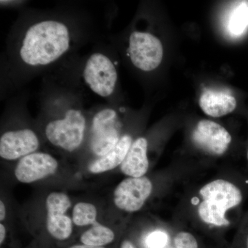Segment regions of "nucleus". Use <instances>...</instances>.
Segmentation results:
<instances>
[{
	"label": "nucleus",
	"mask_w": 248,
	"mask_h": 248,
	"mask_svg": "<svg viewBox=\"0 0 248 248\" xmlns=\"http://www.w3.org/2000/svg\"><path fill=\"white\" fill-rule=\"evenodd\" d=\"M71 33L64 23L44 20L28 29L19 49L21 60L28 66H47L68 51Z\"/></svg>",
	"instance_id": "obj_1"
},
{
	"label": "nucleus",
	"mask_w": 248,
	"mask_h": 248,
	"mask_svg": "<svg viewBox=\"0 0 248 248\" xmlns=\"http://www.w3.org/2000/svg\"><path fill=\"white\" fill-rule=\"evenodd\" d=\"M246 192L242 186L228 179H214L198 191L196 214L201 223L213 228L231 226L227 217L231 210L244 203Z\"/></svg>",
	"instance_id": "obj_2"
},
{
	"label": "nucleus",
	"mask_w": 248,
	"mask_h": 248,
	"mask_svg": "<svg viewBox=\"0 0 248 248\" xmlns=\"http://www.w3.org/2000/svg\"><path fill=\"white\" fill-rule=\"evenodd\" d=\"M86 125V118L81 110L69 109L64 117L47 124L46 136L54 146L66 151H75L84 140Z\"/></svg>",
	"instance_id": "obj_3"
},
{
	"label": "nucleus",
	"mask_w": 248,
	"mask_h": 248,
	"mask_svg": "<svg viewBox=\"0 0 248 248\" xmlns=\"http://www.w3.org/2000/svg\"><path fill=\"white\" fill-rule=\"evenodd\" d=\"M120 122L117 112L104 108L94 115L91 126V148L97 156H104L112 151L120 139Z\"/></svg>",
	"instance_id": "obj_4"
},
{
	"label": "nucleus",
	"mask_w": 248,
	"mask_h": 248,
	"mask_svg": "<svg viewBox=\"0 0 248 248\" xmlns=\"http://www.w3.org/2000/svg\"><path fill=\"white\" fill-rule=\"evenodd\" d=\"M83 78L93 92L100 97H108L115 91L118 75L115 65L108 57L95 53L86 61Z\"/></svg>",
	"instance_id": "obj_5"
},
{
	"label": "nucleus",
	"mask_w": 248,
	"mask_h": 248,
	"mask_svg": "<svg viewBox=\"0 0 248 248\" xmlns=\"http://www.w3.org/2000/svg\"><path fill=\"white\" fill-rule=\"evenodd\" d=\"M129 55L134 66L145 72L156 69L163 60L161 41L149 32L135 31L129 38Z\"/></svg>",
	"instance_id": "obj_6"
},
{
	"label": "nucleus",
	"mask_w": 248,
	"mask_h": 248,
	"mask_svg": "<svg viewBox=\"0 0 248 248\" xmlns=\"http://www.w3.org/2000/svg\"><path fill=\"white\" fill-rule=\"evenodd\" d=\"M191 138L197 148L214 156L224 155L232 142L231 135L224 127L207 120L198 122Z\"/></svg>",
	"instance_id": "obj_7"
},
{
	"label": "nucleus",
	"mask_w": 248,
	"mask_h": 248,
	"mask_svg": "<svg viewBox=\"0 0 248 248\" xmlns=\"http://www.w3.org/2000/svg\"><path fill=\"white\" fill-rule=\"evenodd\" d=\"M153 190V183L146 176L126 178L114 191V203L122 211L135 213L143 208Z\"/></svg>",
	"instance_id": "obj_8"
},
{
	"label": "nucleus",
	"mask_w": 248,
	"mask_h": 248,
	"mask_svg": "<svg viewBox=\"0 0 248 248\" xmlns=\"http://www.w3.org/2000/svg\"><path fill=\"white\" fill-rule=\"evenodd\" d=\"M46 228L55 239H67L73 232V220L66 215L71 207L68 196L63 192H52L47 197Z\"/></svg>",
	"instance_id": "obj_9"
},
{
	"label": "nucleus",
	"mask_w": 248,
	"mask_h": 248,
	"mask_svg": "<svg viewBox=\"0 0 248 248\" xmlns=\"http://www.w3.org/2000/svg\"><path fill=\"white\" fill-rule=\"evenodd\" d=\"M58 169V161L51 155L34 153L19 159L15 176L19 182L30 184L53 175Z\"/></svg>",
	"instance_id": "obj_10"
},
{
	"label": "nucleus",
	"mask_w": 248,
	"mask_h": 248,
	"mask_svg": "<svg viewBox=\"0 0 248 248\" xmlns=\"http://www.w3.org/2000/svg\"><path fill=\"white\" fill-rule=\"evenodd\" d=\"M40 141L31 129L12 130L0 138V156L6 160L22 159L38 149Z\"/></svg>",
	"instance_id": "obj_11"
},
{
	"label": "nucleus",
	"mask_w": 248,
	"mask_h": 248,
	"mask_svg": "<svg viewBox=\"0 0 248 248\" xmlns=\"http://www.w3.org/2000/svg\"><path fill=\"white\" fill-rule=\"evenodd\" d=\"M148 141L140 138L133 142L123 163L121 170L128 177H141L146 174L149 168L148 156Z\"/></svg>",
	"instance_id": "obj_12"
},
{
	"label": "nucleus",
	"mask_w": 248,
	"mask_h": 248,
	"mask_svg": "<svg viewBox=\"0 0 248 248\" xmlns=\"http://www.w3.org/2000/svg\"><path fill=\"white\" fill-rule=\"evenodd\" d=\"M200 106L207 115L221 117L235 110L236 100L230 93L207 89L201 95Z\"/></svg>",
	"instance_id": "obj_13"
},
{
	"label": "nucleus",
	"mask_w": 248,
	"mask_h": 248,
	"mask_svg": "<svg viewBox=\"0 0 248 248\" xmlns=\"http://www.w3.org/2000/svg\"><path fill=\"white\" fill-rule=\"evenodd\" d=\"M133 142V139L130 135L122 136L117 146L112 151L89 165L90 172L99 174L112 170L117 166H121L128 154Z\"/></svg>",
	"instance_id": "obj_14"
},
{
	"label": "nucleus",
	"mask_w": 248,
	"mask_h": 248,
	"mask_svg": "<svg viewBox=\"0 0 248 248\" xmlns=\"http://www.w3.org/2000/svg\"><path fill=\"white\" fill-rule=\"evenodd\" d=\"M114 239L115 234L113 231L98 222L85 232L80 239L83 244L94 247H103L112 243Z\"/></svg>",
	"instance_id": "obj_15"
},
{
	"label": "nucleus",
	"mask_w": 248,
	"mask_h": 248,
	"mask_svg": "<svg viewBox=\"0 0 248 248\" xmlns=\"http://www.w3.org/2000/svg\"><path fill=\"white\" fill-rule=\"evenodd\" d=\"M97 210L92 203L80 202L75 205L73 210V223L78 226L95 224L97 221Z\"/></svg>",
	"instance_id": "obj_16"
},
{
	"label": "nucleus",
	"mask_w": 248,
	"mask_h": 248,
	"mask_svg": "<svg viewBox=\"0 0 248 248\" xmlns=\"http://www.w3.org/2000/svg\"><path fill=\"white\" fill-rule=\"evenodd\" d=\"M228 30L232 35H242L248 27V6L243 3L232 11L228 21Z\"/></svg>",
	"instance_id": "obj_17"
},
{
	"label": "nucleus",
	"mask_w": 248,
	"mask_h": 248,
	"mask_svg": "<svg viewBox=\"0 0 248 248\" xmlns=\"http://www.w3.org/2000/svg\"><path fill=\"white\" fill-rule=\"evenodd\" d=\"M173 244L174 248H199L195 236L186 231L177 233L173 239Z\"/></svg>",
	"instance_id": "obj_18"
},
{
	"label": "nucleus",
	"mask_w": 248,
	"mask_h": 248,
	"mask_svg": "<svg viewBox=\"0 0 248 248\" xmlns=\"http://www.w3.org/2000/svg\"><path fill=\"white\" fill-rule=\"evenodd\" d=\"M234 248H248V212L240 224Z\"/></svg>",
	"instance_id": "obj_19"
},
{
	"label": "nucleus",
	"mask_w": 248,
	"mask_h": 248,
	"mask_svg": "<svg viewBox=\"0 0 248 248\" xmlns=\"http://www.w3.org/2000/svg\"><path fill=\"white\" fill-rule=\"evenodd\" d=\"M169 241V236L162 231H155L147 237L146 244L150 248H164Z\"/></svg>",
	"instance_id": "obj_20"
},
{
	"label": "nucleus",
	"mask_w": 248,
	"mask_h": 248,
	"mask_svg": "<svg viewBox=\"0 0 248 248\" xmlns=\"http://www.w3.org/2000/svg\"><path fill=\"white\" fill-rule=\"evenodd\" d=\"M6 228L2 223L0 224V244H2L4 241L5 237H6Z\"/></svg>",
	"instance_id": "obj_21"
},
{
	"label": "nucleus",
	"mask_w": 248,
	"mask_h": 248,
	"mask_svg": "<svg viewBox=\"0 0 248 248\" xmlns=\"http://www.w3.org/2000/svg\"><path fill=\"white\" fill-rule=\"evenodd\" d=\"M6 207H5L4 203H3L2 201L0 202V220L3 221L6 217Z\"/></svg>",
	"instance_id": "obj_22"
},
{
	"label": "nucleus",
	"mask_w": 248,
	"mask_h": 248,
	"mask_svg": "<svg viewBox=\"0 0 248 248\" xmlns=\"http://www.w3.org/2000/svg\"><path fill=\"white\" fill-rule=\"evenodd\" d=\"M120 248H135V247H134L133 244L130 241L125 240L121 245Z\"/></svg>",
	"instance_id": "obj_23"
},
{
	"label": "nucleus",
	"mask_w": 248,
	"mask_h": 248,
	"mask_svg": "<svg viewBox=\"0 0 248 248\" xmlns=\"http://www.w3.org/2000/svg\"><path fill=\"white\" fill-rule=\"evenodd\" d=\"M69 248H105L104 247H94V246H86V245H77V246H72Z\"/></svg>",
	"instance_id": "obj_24"
},
{
	"label": "nucleus",
	"mask_w": 248,
	"mask_h": 248,
	"mask_svg": "<svg viewBox=\"0 0 248 248\" xmlns=\"http://www.w3.org/2000/svg\"><path fill=\"white\" fill-rule=\"evenodd\" d=\"M247 159H248V152H247Z\"/></svg>",
	"instance_id": "obj_25"
},
{
	"label": "nucleus",
	"mask_w": 248,
	"mask_h": 248,
	"mask_svg": "<svg viewBox=\"0 0 248 248\" xmlns=\"http://www.w3.org/2000/svg\"><path fill=\"white\" fill-rule=\"evenodd\" d=\"M172 248H174V247Z\"/></svg>",
	"instance_id": "obj_26"
}]
</instances>
